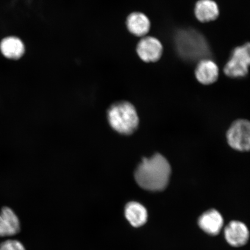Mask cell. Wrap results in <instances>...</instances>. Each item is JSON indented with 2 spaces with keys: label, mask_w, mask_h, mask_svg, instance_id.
Here are the masks:
<instances>
[{
  "label": "cell",
  "mask_w": 250,
  "mask_h": 250,
  "mask_svg": "<svg viewBox=\"0 0 250 250\" xmlns=\"http://www.w3.org/2000/svg\"><path fill=\"white\" fill-rule=\"evenodd\" d=\"M171 168L169 162L160 154L143 158L136 168L134 178L143 189L151 192L162 191L169 183Z\"/></svg>",
  "instance_id": "1"
},
{
  "label": "cell",
  "mask_w": 250,
  "mask_h": 250,
  "mask_svg": "<svg viewBox=\"0 0 250 250\" xmlns=\"http://www.w3.org/2000/svg\"><path fill=\"white\" fill-rule=\"evenodd\" d=\"M108 123L114 130L130 135L137 129L139 119L134 106L129 102L114 103L107 110Z\"/></svg>",
  "instance_id": "2"
},
{
  "label": "cell",
  "mask_w": 250,
  "mask_h": 250,
  "mask_svg": "<svg viewBox=\"0 0 250 250\" xmlns=\"http://www.w3.org/2000/svg\"><path fill=\"white\" fill-rule=\"evenodd\" d=\"M250 67V42L237 47L224 67V73L231 78L245 77Z\"/></svg>",
  "instance_id": "3"
},
{
  "label": "cell",
  "mask_w": 250,
  "mask_h": 250,
  "mask_svg": "<svg viewBox=\"0 0 250 250\" xmlns=\"http://www.w3.org/2000/svg\"><path fill=\"white\" fill-rule=\"evenodd\" d=\"M228 145L240 152L250 151V121L240 119L230 125L227 133Z\"/></svg>",
  "instance_id": "4"
},
{
  "label": "cell",
  "mask_w": 250,
  "mask_h": 250,
  "mask_svg": "<svg viewBox=\"0 0 250 250\" xmlns=\"http://www.w3.org/2000/svg\"><path fill=\"white\" fill-rule=\"evenodd\" d=\"M136 51L141 60L146 62H154L161 58L164 49L158 39L145 36L137 43Z\"/></svg>",
  "instance_id": "5"
},
{
  "label": "cell",
  "mask_w": 250,
  "mask_h": 250,
  "mask_svg": "<svg viewBox=\"0 0 250 250\" xmlns=\"http://www.w3.org/2000/svg\"><path fill=\"white\" fill-rule=\"evenodd\" d=\"M227 242L234 248H240L248 243L250 230L245 223L239 221H232L224 230Z\"/></svg>",
  "instance_id": "6"
},
{
  "label": "cell",
  "mask_w": 250,
  "mask_h": 250,
  "mask_svg": "<svg viewBox=\"0 0 250 250\" xmlns=\"http://www.w3.org/2000/svg\"><path fill=\"white\" fill-rule=\"evenodd\" d=\"M224 218L220 212L210 209L203 212L198 219V226L205 232L211 236L220 234L224 227Z\"/></svg>",
  "instance_id": "7"
},
{
  "label": "cell",
  "mask_w": 250,
  "mask_h": 250,
  "mask_svg": "<svg viewBox=\"0 0 250 250\" xmlns=\"http://www.w3.org/2000/svg\"><path fill=\"white\" fill-rule=\"evenodd\" d=\"M125 24L128 31L137 37H145L151 29L147 16L140 12H133L127 16Z\"/></svg>",
  "instance_id": "8"
},
{
  "label": "cell",
  "mask_w": 250,
  "mask_h": 250,
  "mask_svg": "<svg viewBox=\"0 0 250 250\" xmlns=\"http://www.w3.org/2000/svg\"><path fill=\"white\" fill-rule=\"evenodd\" d=\"M26 49L22 40L16 36L5 37L0 42V52L5 58L17 61L23 57Z\"/></svg>",
  "instance_id": "9"
},
{
  "label": "cell",
  "mask_w": 250,
  "mask_h": 250,
  "mask_svg": "<svg viewBox=\"0 0 250 250\" xmlns=\"http://www.w3.org/2000/svg\"><path fill=\"white\" fill-rule=\"evenodd\" d=\"M125 217L134 228L142 227L147 223L148 211L141 203L137 202L127 203L125 208Z\"/></svg>",
  "instance_id": "10"
},
{
  "label": "cell",
  "mask_w": 250,
  "mask_h": 250,
  "mask_svg": "<svg viewBox=\"0 0 250 250\" xmlns=\"http://www.w3.org/2000/svg\"><path fill=\"white\" fill-rule=\"evenodd\" d=\"M218 76V67L213 61L206 59L197 65L195 76L197 80L203 85H210L216 82Z\"/></svg>",
  "instance_id": "11"
},
{
  "label": "cell",
  "mask_w": 250,
  "mask_h": 250,
  "mask_svg": "<svg viewBox=\"0 0 250 250\" xmlns=\"http://www.w3.org/2000/svg\"><path fill=\"white\" fill-rule=\"evenodd\" d=\"M20 223L17 215L9 208H4L0 213V236L14 235L20 232Z\"/></svg>",
  "instance_id": "12"
},
{
  "label": "cell",
  "mask_w": 250,
  "mask_h": 250,
  "mask_svg": "<svg viewBox=\"0 0 250 250\" xmlns=\"http://www.w3.org/2000/svg\"><path fill=\"white\" fill-rule=\"evenodd\" d=\"M219 8L213 0H199L196 2L195 14L197 20L202 23L213 21L218 17Z\"/></svg>",
  "instance_id": "13"
},
{
  "label": "cell",
  "mask_w": 250,
  "mask_h": 250,
  "mask_svg": "<svg viewBox=\"0 0 250 250\" xmlns=\"http://www.w3.org/2000/svg\"><path fill=\"white\" fill-rule=\"evenodd\" d=\"M0 250H26L20 242L15 240H7L0 245Z\"/></svg>",
  "instance_id": "14"
}]
</instances>
